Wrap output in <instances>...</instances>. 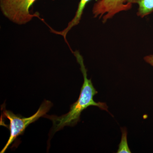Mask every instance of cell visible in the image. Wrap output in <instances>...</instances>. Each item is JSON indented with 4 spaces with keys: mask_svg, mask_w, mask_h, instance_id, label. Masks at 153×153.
I'll return each instance as SVG.
<instances>
[{
    "mask_svg": "<svg viewBox=\"0 0 153 153\" xmlns=\"http://www.w3.org/2000/svg\"><path fill=\"white\" fill-rule=\"evenodd\" d=\"M144 59L146 63H149L151 66H153V55L146 56Z\"/></svg>",
    "mask_w": 153,
    "mask_h": 153,
    "instance_id": "cell-7",
    "label": "cell"
},
{
    "mask_svg": "<svg viewBox=\"0 0 153 153\" xmlns=\"http://www.w3.org/2000/svg\"><path fill=\"white\" fill-rule=\"evenodd\" d=\"M127 1L138 5L137 15L141 18H143L153 12V0H127Z\"/></svg>",
    "mask_w": 153,
    "mask_h": 153,
    "instance_id": "cell-5",
    "label": "cell"
},
{
    "mask_svg": "<svg viewBox=\"0 0 153 153\" xmlns=\"http://www.w3.org/2000/svg\"><path fill=\"white\" fill-rule=\"evenodd\" d=\"M37 0H0V8L5 16L19 25H25L39 13H30V9Z\"/></svg>",
    "mask_w": 153,
    "mask_h": 153,
    "instance_id": "cell-3",
    "label": "cell"
},
{
    "mask_svg": "<svg viewBox=\"0 0 153 153\" xmlns=\"http://www.w3.org/2000/svg\"><path fill=\"white\" fill-rule=\"evenodd\" d=\"M73 54L80 66V70L83 74L84 82L81 87L78 100L70 106V110L66 114L60 116L45 115L44 117L52 121V127L50 135H53L66 126H74L80 120V115L82 111L90 106L98 107L102 110L108 112V107L105 102H96L94 97L98 93L93 86L91 79L87 78V70L84 65L83 59L78 51H75Z\"/></svg>",
    "mask_w": 153,
    "mask_h": 153,
    "instance_id": "cell-1",
    "label": "cell"
},
{
    "mask_svg": "<svg viewBox=\"0 0 153 153\" xmlns=\"http://www.w3.org/2000/svg\"><path fill=\"white\" fill-rule=\"evenodd\" d=\"M53 104L49 100H45L40 105L36 113L30 117H25L19 114H16L6 109L3 110L2 117L7 119L10 122L7 126L10 131V136L7 143L1 151V153L5 152L10 145L17 138L23 134L25 129L30 124L35 122L40 117H44L49 111Z\"/></svg>",
    "mask_w": 153,
    "mask_h": 153,
    "instance_id": "cell-2",
    "label": "cell"
},
{
    "mask_svg": "<svg viewBox=\"0 0 153 153\" xmlns=\"http://www.w3.org/2000/svg\"><path fill=\"white\" fill-rule=\"evenodd\" d=\"M122 137L121 142L119 145L117 153H131L129 148L127 141V131L125 128H121Z\"/></svg>",
    "mask_w": 153,
    "mask_h": 153,
    "instance_id": "cell-6",
    "label": "cell"
},
{
    "mask_svg": "<svg viewBox=\"0 0 153 153\" xmlns=\"http://www.w3.org/2000/svg\"><path fill=\"white\" fill-rule=\"evenodd\" d=\"M132 4L127 3V0H97L93 6L92 13L94 18L100 19L105 15L102 22L105 23L116 14L127 11L131 8Z\"/></svg>",
    "mask_w": 153,
    "mask_h": 153,
    "instance_id": "cell-4",
    "label": "cell"
}]
</instances>
